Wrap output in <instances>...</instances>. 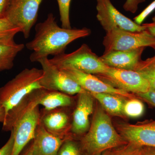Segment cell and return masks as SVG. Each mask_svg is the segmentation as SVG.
<instances>
[{
	"instance_id": "32",
	"label": "cell",
	"mask_w": 155,
	"mask_h": 155,
	"mask_svg": "<svg viewBox=\"0 0 155 155\" xmlns=\"http://www.w3.org/2000/svg\"><path fill=\"white\" fill-rule=\"evenodd\" d=\"M20 155H36L34 150L31 141L30 145L24 151V153H22V154H20Z\"/></svg>"
},
{
	"instance_id": "28",
	"label": "cell",
	"mask_w": 155,
	"mask_h": 155,
	"mask_svg": "<svg viewBox=\"0 0 155 155\" xmlns=\"http://www.w3.org/2000/svg\"><path fill=\"white\" fill-rule=\"evenodd\" d=\"M146 0H126L123 5V9L125 11L134 14L138 9L140 4L144 2Z\"/></svg>"
},
{
	"instance_id": "8",
	"label": "cell",
	"mask_w": 155,
	"mask_h": 155,
	"mask_svg": "<svg viewBox=\"0 0 155 155\" xmlns=\"http://www.w3.org/2000/svg\"><path fill=\"white\" fill-rule=\"evenodd\" d=\"M95 75L114 87L134 94L145 93L151 88L148 81L134 70L109 67L105 72Z\"/></svg>"
},
{
	"instance_id": "11",
	"label": "cell",
	"mask_w": 155,
	"mask_h": 155,
	"mask_svg": "<svg viewBox=\"0 0 155 155\" xmlns=\"http://www.w3.org/2000/svg\"><path fill=\"white\" fill-rule=\"evenodd\" d=\"M61 70L76 81L84 90L91 94H110L127 99L136 97V96L134 94L114 87L95 75L84 73L70 68Z\"/></svg>"
},
{
	"instance_id": "20",
	"label": "cell",
	"mask_w": 155,
	"mask_h": 155,
	"mask_svg": "<svg viewBox=\"0 0 155 155\" xmlns=\"http://www.w3.org/2000/svg\"><path fill=\"white\" fill-rule=\"evenodd\" d=\"M134 71L141 74L155 90V55L139 63Z\"/></svg>"
},
{
	"instance_id": "10",
	"label": "cell",
	"mask_w": 155,
	"mask_h": 155,
	"mask_svg": "<svg viewBox=\"0 0 155 155\" xmlns=\"http://www.w3.org/2000/svg\"><path fill=\"white\" fill-rule=\"evenodd\" d=\"M96 10L97 19L106 32L117 28L133 32L147 29L119 12L111 0H97Z\"/></svg>"
},
{
	"instance_id": "2",
	"label": "cell",
	"mask_w": 155,
	"mask_h": 155,
	"mask_svg": "<svg viewBox=\"0 0 155 155\" xmlns=\"http://www.w3.org/2000/svg\"><path fill=\"white\" fill-rule=\"evenodd\" d=\"M31 93L6 114L3 123L4 131H14L12 155H20L27 145L33 140L40 122L39 106L35 102Z\"/></svg>"
},
{
	"instance_id": "36",
	"label": "cell",
	"mask_w": 155,
	"mask_h": 155,
	"mask_svg": "<svg viewBox=\"0 0 155 155\" xmlns=\"http://www.w3.org/2000/svg\"><path fill=\"white\" fill-rule=\"evenodd\" d=\"M153 22H154L155 23V15L154 16V17L153 18Z\"/></svg>"
},
{
	"instance_id": "23",
	"label": "cell",
	"mask_w": 155,
	"mask_h": 155,
	"mask_svg": "<svg viewBox=\"0 0 155 155\" xmlns=\"http://www.w3.org/2000/svg\"><path fill=\"white\" fill-rule=\"evenodd\" d=\"M82 150L81 146L80 147L75 140L72 138L67 139L62 143L58 155H81Z\"/></svg>"
},
{
	"instance_id": "30",
	"label": "cell",
	"mask_w": 155,
	"mask_h": 155,
	"mask_svg": "<svg viewBox=\"0 0 155 155\" xmlns=\"http://www.w3.org/2000/svg\"><path fill=\"white\" fill-rule=\"evenodd\" d=\"M12 0H0V19L6 18Z\"/></svg>"
},
{
	"instance_id": "24",
	"label": "cell",
	"mask_w": 155,
	"mask_h": 155,
	"mask_svg": "<svg viewBox=\"0 0 155 155\" xmlns=\"http://www.w3.org/2000/svg\"><path fill=\"white\" fill-rule=\"evenodd\" d=\"M19 32L20 29L15 27L7 18L0 19V38L15 35Z\"/></svg>"
},
{
	"instance_id": "26",
	"label": "cell",
	"mask_w": 155,
	"mask_h": 155,
	"mask_svg": "<svg viewBox=\"0 0 155 155\" xmlns=\"http://www.w3.org/2000/svg\"><path fill=\"white\" fill-rule=\"evenodd\" d=\"M155 10V0L150 3L143 11L134 18V22L138 25H141L147 17Z\"/></svg>"
},
{
	"instance_id": "25",
	"label": "cell",
	"mask_w": 155,
	"mask_h": 155,
	"mask_svg": "<svg viewBox=\"0 0 155 155\" xmlns=\"http://www.w3.org/2000/svg\"><path fill=\"white\" fill-rule=\"evenodd\" d=\"M144 148L137 146L131 143L129 144L120 150L116 151L111 155H143Z\"/></svg>"
},
{
	"instance_id": "34",
	"label": "cell",
	"mask_w": 155,
	"mask_h": 155,
	"mask_svg": "<svg viewBox=\"0 0 155 155\" xmlns=\"http://www.w3.org/2000/svg\"><path fill=\"white\" fill-rule=\"evenodd\" d=\"M149 148H144L143 151V155H155V148L150 147Z\"/></svg>"
},
{
	"instance_id": "1",
	"label": "cell",
	"mask_w": 155,
	"mask_h": 155,
	"mask_svg": "<svg viewBox=\"0 0 155 155\" xmlns=\"http://www.w3.org/2000/svg\"><path fill=\"white\" fill-rule=\"evenodd\" d=\"M35 36L26 43L28 49L33 51L29 59L31 62H38L49 56H57L64 53L67 46L77 39L89 36L91 31L88 28H66L57 24L52 13L48 15L44 22L35 26Z\"/></svg>"
},
{
	"instance_id": "5",
	"label": "cell",
	"mask_w": 155,
	"mask_h": 155,
	"mask_svg": "<svg viewBox=\"0 0 155 155\" xmlns=\"http://www.w3.org/2000/svg\"><path fill=\"white\" fill-rule=\"evenodd\" d=\"M50 61L59 69L70 68L94 75L104 73L109 68L85 44L73 52L63 53Z\"/></svg>"
},
{
	"instance_id": "33",
	"label": "cell",
	"mask_w": 155,
	"mask_h": 155,
	"mask_svg": "<svg viewBox=\"0 0 155 155\" xmlns=\"http://www.w3.org/2000/svg\"><path fill=\"white\" fill-rule=\"evenodd\" d=\"M6 116V111L2 105L0 103V122L3 123Z\"/></svg>"
},
{
	"instance_id": "18",
	"label": "cell",
	"mask_w": 155,
	"mask_h": 155,
	"mask_svg": "<svg viewBox=\"0 0 155 155\" xmlns=\"http://www.w3.org/2000/svg\"><path fill=\"white\" fill-rule=\"evenodd\" d=\"M15 35L0 38V72L13 68L16 56L25 47L23 44H17Z\"/></svg>"
},
{
	"instance_id": "22",
	"label": "cell",
	"mask_w": 155,
	"mask_h": 155,
	"mask_svg": "<svg viewBox=\"0 0 155 155\" xmlns=\"http://www.w3.org/2000/svg\"><path fill=\"white\" fill-rule=\"evenodd\" d=\"M60 11L62 27L71 28L69 18V10L71 0H57Z\"/></svg>"
},
{
	"instance_id": "16",
	"label": "cell",
	"mask_w": 155,
	"mask_h": 155,
	"mask_svg": "<svg viewBox=\"0 0 155 155\" xmlns=\"http://www.w3.org/2000/svg\"><path fill=\"white\" fill-rule=\"evenodd\" d=\"M37 105H41L45 110L59 108L69 107L73 106L74 98L71 95L55 91L39 88L31 93Z\"/></svg>"
},
{
	"instance_id": "13",
	"label": "cell",
	"mask_w": 155,
	"mask_h": 155,
	"mask_svg": "<svg viewBox=\"0 0 155 155\" xmlns=\"http://www.w3.org/2000/svg\"><path fill=\"white\" fill-rule=\"evenodd\" d=\"M77 95L76 105L72 113L71 134L82 137L90 126V117L93 112L94 98L86 91Z\"/></svg>"
},
{
	"instance_id": "21",
	"label": "cell",
	"mask_w": 155,
	"mask_h": 155,
	"mask_svg": "<svg viewBox=\"0 0 155 155\" xmlns=\"http://www.w3.org/2000/svg\"><path fill=\"white\" fill-rule=\"evenodd\" d=\"M144 111L143 103L136 98V97L125 101L123 109V115L130 118H138L143 115Z\"/></svg>"
},
{
	"instance_id": "12",
	"label": "cell",
	"mask_w": 155,
	"mask_h": 155,
	"mask_svg": "<svg viewBox=\"0 0 155 155\" xmlns=\"http://www.w3.org/2000/svg\"><path fill=\"white\" fill-rule=\"evenodd\" d=\"M69 107L54 110H40V122L45 128L53 135L66 140L71 138L72 116L68 113Z\"/></svg>"
},
{
	"instance_id": "35",
	"label": "cell",
	"mask_w": 155,
	"mask_h": 155,
	"mask_svg": "<svg viewBox=\"0 0 155 155\" xmlns=\"http://www.w3.org/2000/svg\"><path fill=\"white\" fill-rule=\"evenodd\" d=\"M96 155H111L110 153L108 152H104L98 154Z\"/></svg>"
},
{
	"instance_id": "27",
	"label": "cell",
	"mask_w": 155,
	"mask_h": 155,
	"mask_svg": "<svg viewBox=\"0 0 155 155\" xmlns=\"http://www.w3.org/2000/svg\"><path fill=\"white\" fill-rule=\"evenodd\" d=\"M14 131L11 130L10 138L4 146L0 149V155H12L14 148Z\"/></svg>"
},
{
	"instance_id": "15",
	"label": "cell",
	"mask_w": 155,
	"mask_h": 155,
	"mask_svg": "<svg viewBox=\"0 0 155 155\" xmlns=\"http://www.w3.org/2000/svg\"><path fill=\"white\" fill-rule=\"evenodd\" d=\"M145 48L127 51H114L104 53L100 57L106 66L116 69L134 71Z\"/></svg>"
},
{
	"instance_id": "29",
	"label": "cell",
	"mask_w": 155,
	"mask_h": 155,
	"mask_svg": "<svg viewBox=\"0 0 155 155\" xmlns=\"http://www.w3.org/2000/svg\"><path fill=\"white\" fill-rule=\"evenodd\" d=\"M141 100L155 107V90L151 88L149 91L143 94H135Z\"/></svg>"
},
{
	"instance_id": "4",
	"label": "cell",
	"mask_w": 155,
	"mask_h": 155,
	"mask_svg": "<svg viewBox=\"0 0 155 155\" xmlns=\"http://www.w3.org/2000/svg\"><path fill=\"white\" fill-rule=\"evenodd\" d=\"M42 69L26 68L0 88V103L6 115L34 91L42 88L40 81Z\"/></svg>"
},
{
	"instance_id": "17",
	"label": "cell",
	"mask_w": 155,
	"mask_h": 155,
	"mask_svg": "<svg viewBox=\"0 0 155 155\" xmlns=\"http://www.w3.org/2000/svg\"><path fill=\"white\" fill-rule=\"evenodd\" d=\"M65 140L50 133L40 122L31 143L36 155H58Z\"/></svg>"
},
{
	"instance_id": "19",
	"label": "cell",
	"mask_w": 155,
	"mask_h": 155,
	"mask_svg": "<svg viewBox=\"0 0 155 155\" xmlns=\"http://www.w3.org/2000/svg\"><path fill=\"white\" fill-rule=\"evenodd\" d=\"M109 114L113 116H122L125 99L116 95L107 93L91 94Z\"/></svg>"
},
{
	"instance_id": "31",
	"label": "cell",
	"mask_w": 155,
	"mask_h": 155,
	"mask_svg": "<svg viewBox=\"0 0 155 155\" xmlns=\"http://www.w3.org/2000/svg\"><path fill=\"white\" fill-rule=\"evenodd\" d=\"M143 25L146 27L147 30L149 31L150 33L155 36V23L154 22L143 24Z\"/></svg>"
},
{
	"instance_id": "7",
	"label": "cell",
	"mask_w": 155,
	"mask_h": 155,
	"mask_svg": "<svg viewBox=\"0 0 155 155\" xmlns=\"http://www.w3.org/2000/svg\"><path fill=\"white\" fill-rule=\"evenodd\" d=\"M38 62L41 65L43 72L40 81L42 88L71 96L85 91L64 71L54 65L48 58L40 59Z\"/></svg>"
},
{
	"instance_id": "3",
	"label": "cell",
	"mask_w": 155,
	"mask_h": 155,
	"mask_svg": "<svg viewBox=\"0 0 155 155\" xmlns=\"http://www.w3.org/2000/svg\"><path fill=\"white\" fill-rule=\"evenodd\" d=\"M116 131L110 117L102 108L95 112L89 129L81 140L83 151L96 155L127 143Z\"/></svg>"
},
{
	"instance_id": "14",
	"label": "cell",
	"mask_w": 155,
	"mask_h": 155,
	"mask_svg": "<svg viewBox=\"0 0 155 155\" xmlns=\"http://www.w3.org/2000/svg\"><path fill=\"white\" fill-rule=\"evenodd\" d=\"M118 130L129 143L155 148V121L135 125L121 124L118 126Z\"/></svg>"
},
{
	"instance_id": "6",
	"label": "cell",
	"mask_w": 155,
	"mask_h": 155,
	"mask_svg": "<svg viewBox=\"0 0 155 155\" xmlns=\"http://www.w3.org/2000/svg\"><path fill=\"white\" fill-rule=\"evenodd\" d=\"M104 52L114 51H127L150 47L155 50V36L147 29L141 31L114 29L106 32L103 41Z\"/></svg>"
},
{
	"instance_id": "9",
	"label": "cell",
	"mask_w": 155,
	"mask_h": 155,
	"mask_svg": "<svg viewBox=\"0 0 155 155\" xmlns=\"http://www.w3.org/2000/svg\"><path fill=\"white\" fill-rule=\"evenodd\" d=\"M42 0H12L6 18L19 28L25 38L36 23L39 6Z\"/></svg>"
}]
</instances>
